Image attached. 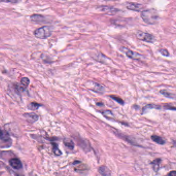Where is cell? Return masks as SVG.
Returning <instances> with one entry per match:
<instances>
[{"mask_svg": "<svg viewBox=\"0 0 176 176\" xmlns=\"http://www.w3.org/2000/svg\"><path fill=\"white\" fill-rule=\"evenodd\" d=\"M52 33V28L49 26H43L36 29L34 32V35L36 37L45 40L50 37Z\"/></svg>", "mask_w": 176, "mask_h": 176, "instance_id": "obj_2", "label": "cell"}, {"mask_svg": "<svg viewBox=\"0 0 176 176\" xmlns=\"http://www.w3.org/2000/svg\"><path fill=\"white\" fill-rule=\"evenodd\" d=\"M110 97H111L112 99L114 100L115 101H116L117 102L119 103L121 105H124V100L122 99H121L120 97H117V96H110Z\"/></svg>", "mask_w": 176, "mask_h": 176, "instance_id": "obj_20", "label": "cell"}, {"mask_svg": "<svg viewBox=\"0 0 176 176\" xmlns=\"http://www.w3.org/2000/svg\"><path fill=\"white\" fill-rule=\"evenodd\" d=\"M94 92H104V87L103 86H101V85L99 84L96 83H94V87L92 88Z\"/></svg>", "mask_w": 176, "mask_h": 176, "instance_id": "obj_15", "label": "cell"}, {"mask_svg": "<svg viewBox=\"0 0 176 176\" xmlns=\"http://www.w3.org/2000/svg\"><path fill=\"white\" fill-rule=\"evenodd\" d=\"M136 36L139 40L149 43H152L155 41V37L154 36L146 32L139 31L137 32Z\"/></svg>", "mask_w": 176, "mask_h": 176, "instance_id": "obj_4", "label": "cell"}, {"mask_svg": "<svg viewBox=\"0 0 176 176\" xmlns=\"http://www.w3.org/2000/svg\"><path fill=\"white\" fill-rule=\"evenodd\" d=\"M103 114L104 115V116L106 117L107 118H111L113 116L112 113L110 111H105L104 112H103Z\"/></svg>", "mask_w": 176, "mask_h": 176, "instance_id": "obj_22", "label": "cell"}, {"mask_svg": "<svg viewBox=\"0 0 176 176\" xmlns=\"http://www.w3.org/2000/svg\"><path fill=\"white\" fill-rule=\"evenodd\" d=\"M169 176H176V171H172L168 174Z\"/></svg>", "mask_w": 176, "mask_h": 176, "instance_id": "obj_24", "label": "cell"}, {"mask_svg": "<svg viewBox=\"0 0 176 176\" xmlns=\"http://www.w3.org/2000/svg\"><path fill=\"white\" fill-rule=\"evenodd\" d=\"M141 16L145 22L148 25H155L159 20L158 13L154 9H148L142 10L141 13Z\"/></svg>", "mask_w": 176, "mask_h": 176, "instance_id": "obj_1", "label": "cell"}, {"mask_svg": "<svg viewBox=\"0 0 176 176\" xmlns=\"http://www.w3.org/2000/svg\"><path fill=\"white\" fill-rule=\"evenodd\" d=\"M102 10L103 11L107 12L108 13H110V14H112V15L115 14L117 11H118V10H117L116 8L109 7V6H103Z\"/></svg>", "mask_w": 176, "mask_h": 176, "instance_id": "obj_14", "label": "cell"}, {"mask_svg": "<svg viewBox=\"0 0 176 176\" xmlns=\"http://www.w3.org/2000/svg\"><path fill=\"white\" fill-rule=\"evenodd\" d=\"M151 139L152 141L157 143L158 144L164 145L165 144V141L164 139L157 135H154L151 136Z\"/></svg>", "mask_w": 176, "mask_h": 176, "instance_id": "obj_11", "label": "cell"}, {"mask_svg": "<svg viewBox=\"0 0 176 176\" xmlns=\"http://www.w3.org/2000/svg\"><path fill=\"white\" fill-rule=\"evenodd\" d=\"M9 163L10 165L11 166L13 169L19 170L22 169V164L21 162L20 161V160L17 159L16 157L12 158L11 159L9 160Z\"/></svg>", "mask_w": 176, "mask_h": 176, "instance_id": "obj_6", "label": "cell"}, {"mask_svg": "<svg viewBox=\"0 0 176 176\" xmlns=\"http://www.w3.org/2000/svg\"><path fill=\"white\" fill-rule=\"evenodd\" d=\"M53 145V150L54 153L55 154L56 156H60L62 154V152L60 151V150L59 149L58 147V145L55 144V143H52Z\"/></svg>", "mask_w": 176, "mask_h": 176, "instance_id": "obj_17", "label": "cell"}, {"mask_svg": "<svg viewBox=\"0 0 176 176\" xmlns=\"http://www.w3.org/2000/svg\"><path fill=\"white\" fill-rule=\"evenodd\" d=\"M25 118L29 122L34 123L36 122L38 119V116L34 113H25L24 114Z\"/></svg>", "mask_w": 176, "mask_h": 176, "instance_id": "obj_8", "label": "cell"}, {"mask_svg": "<svg viewBox=\"0 0 176 176\" xmlns=\"http://www.w3.org/2000/svg\"><path fill=\"white\" fill-rule=\"evenodd\" d=\"M99 172L102 176H110L111 175V172L109 170V169L105 166H102L100 167L99 169Z\"/></svg>", "mask_w": 176, "mask_h": 176, "instance_id": "obj_10", "label": "cell"}, {"mask_svg": "<svg viewBox=\"0 0 176 176\" xmlns=\"http://www.w3.org/2000/svg\"><path fill=\"white\" fill-rule=\"evenodd\" d=\"M63 142H64L65 146L70 149H73V148H74L75 144H74L73 141H72V140H71V139L65 138V139H64Z\"/></svg>", "mask_w": 176, "mask_h": 176, "instance_id": "obj_13", "label": "cell"}, {"mask_svg": "<svg viewBox=\"0 0 176 176\" xmlns=\"http://www.w3.org/2000/svg\"><path fill=\"white\" fill-rule=\"evenodd\" d=\"M40 106H41V105L40 104H38V103H35V102H32L28 105V108L31 110L35 111V110H37V109H39V107Z\"/></svg>", "mask_w": 176, "mask_h": 176, "instance_id": "obj_16", "label": "cell"}, {"mask_svg": "<svg viewBox=\"0 0 176 176\" xmlns=\"http://www.w3.org/2000/svg\"><path fill=\"white\" fill-rule=\"evenodd\" d=\"M30 19L32 21L37 23L43 22L45 20V18L44 16L41 15H38V14H35L31 16L30 17Z\"/></svg>", "mask_w": 176, "mask_h": 176, "instance_id": "obj_9", "label": "cell"}, {"mask_svg": "<svg viewBox=\"0 0 176 176\" xmlns=\"http://www.w3.org/2000/svg\"><path fill=\"white\" fill-rule=\"evenodd\" d=\"M127 8L128 10H131L132 11H139L142 10L143 6L142 4L130 2L127 4Z\"/></svg>", "mask_w": 176, "mask_h": 176, "instance_id": "obj_7", "label": "cell"}, {"mask_svg": "<svg viewBox=\"0 0 176 176\" xmlns=\"http://www.w3.org/2000/svg\"><path fill=\"white\" fill-rule=\"evenodd\" d=\"M20 0H1L2 2H5V3H17L19 2Z\"/></svg>", "mask_w": 176, "mask_h": 176, "instance_id": "obj_23", "label": "cell"}, {"mask_svg": "<svg viewBox=\"0 0 176 176\" xmlns=\"http://www.w3.org/2000/svg\"><path fill=\"white\" fill-rule=\"evenodd\" d=\"M160 93L162 95H163V96H165L166 97L169 98H171V99H173L174 98V95L171 94L170 92H167L166 90H162L160 91Z\"/></svg>", "mask_w": 176, "mask_h": 176, "instance_id": "obj_18", "label": "cell"}, {"mask_svg": "<svg viewBox=\"0 0 176 176\" xmlns=\"http://www.w3.org/2000/svg\"><path fill=\"white\" fill-rule=\"evenodd\" d=\"M1 147L2 148H9L11 146L12 141L9 134L5 130L1 131Z\"/></svg>", "mask_w": 176, "mask_h": 176, "instance_id": "obj_3", "label": "cell"}, {"mask_svg": "<svg viewBox=\"0 0 176 176\" xmlns=\"http://www.w3.org/2000/svg\"><path fill=\"white\" fill-rule=\"evenodd\" d=\"M161 160L160 159H157L152 162L151 164L153 167V169L155 172H157L160 169V164L161 163Z\"/></svg>", "mask_w": 176, "mask_h": 176, "instance_id": "obj_12", "label": "cell"}, {"mask_svg": "<svg viewBox=\"0 0 176 176\" xmlns=\"http://www.w3.org/2000/svg\"><path fill=\"white\" fill-rule=\"evenodd\" d=\"M122 51L126 53V54L128 57L131 59L135 60H140L141 59H142V56L139 53L129 50L126 48L122 47Z\"/></svg>", "mask_w": 176, "mask_h": 176, "instance_id": "obj_5", "label": "cell"}, {"mask_svg": "<svg viewBox=\"0 0 176 176\" xmlns=\"http://www.w3.org/2000/svg\"><path fill=\"white\" fill-rule=\"evenodd\" d=\"M159 52L161 54L163 55V56H166V57L169 56V51L167 50L166 49H160Z\"/></svg>", "mask_w": 176, "mask_h": 176, "instance_id": "obj_21", "label": "cell"}, {"mask_svg": "<svg viewBox=\"0 0 176 176\" xmlns=\"http://www.w3.org/2000/svg\"><path fill=\"white\" fill-rule=\"evenodd\" d=\"M21 83L23 86L26 87L27 86H28V85L30 84V80L28 78H26V77L22 78L21 80Z\"/></svg>", "mask_w": 176, "mask_h": 176, "instance_id": "obj_19", "label": "cell"}]
</instances>
